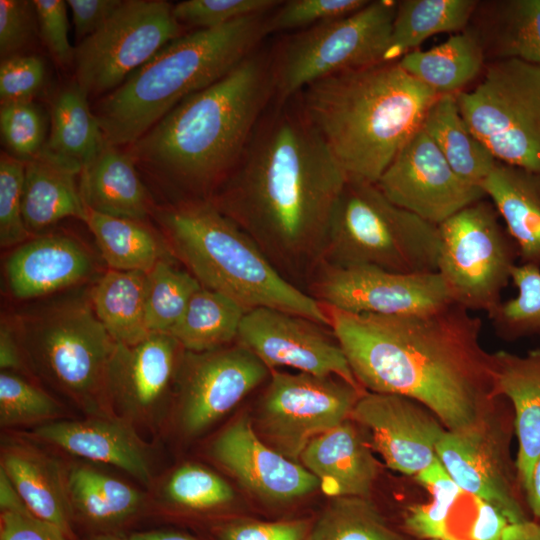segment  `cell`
<instances>
[{
  "instance_id": "1",
  "label": "cell",
  "mask_w": 540,
  "mask_h": 540,
  "mask_svg": "<svg viewBox=\"0 0 540 540\" xmlns=\"http://www.w3.org/2000/svg\"><path fill=\"white\" fill-rule=\"evenodd\" d=\"M348 176L297 95L274 97L238 163L208 198L285 276L313 272Z\"/></svg>"
},
{
  "instance_id": "2",
  "label": "cell",
  "mask_w": 540,
  "mask_h": 540,
  "mask_svg": "<svg viewBox=\"0 0 540 540\" xmlns=\"http://www.w3.org/2000/svg\"><path fill=\"white\" fill-rule=\"evenodd\" d=\"M354 377L369 392L398 394L430 409L448 431L465 429L493 407L491 353L482 320L450 304L386 316L324 306Z\"/></svg>"
},
{
  "instance_id": "3",
  "label": "cell",
  "mask_w": 540,
  "mask_h": 540,
  "mask_svg": "<svg viewBox=\"0 0 540 540\" xmlns=\"http://www.w3.org/2000/svg\"><path fill=\"white\" fill-rule=\"evenodd\" d=\"M275 97L270 49L261 46L210 86L186 97L128 146L137 165L208 199L242 156Z\"/></svg>"
},
{
  "instance_id": "4",
  "label": "cell",
  "mask_w": 540,
  "mask_h": 540,
  "mask_svg": "<svg viewBox=\"0 0 540 540\" xmlns=\"http://www.w3.org/2000/svg\"><path fill=\"white\" fill-rule=\"evenodd\" d=\"M439 96L398 62L337 73L297 94L348 179L373 184Z\"/></svg>"
},
{
  "instance_id": "5",
  "label": "cell",
  "mask_w": 540,
  "mask_h": 540,
  "mask_svg": "<svg viewBox=\"0 0 540 540\" xmlns=\"http://www.w3.org/2000/svg\"><path fill=\"white\" fill-rule=\"evenodd\" d=\"M271 12L197 29L164 46L96 105L106 142L130 146L183 99L229 73L262 46Z\"/></svg>"
},
{
  "instance_id": "6",
  "label": "cell",
  "mask_w": 540,
  "mask_h": 540,
  "mask_svg": "<svg viewBox=\"0 0 540 540\" xmlns=\"http://www.w3.org/2000/svg\"><path fill=\"white\" fill-rule=\"evenodd\" d=\"M164 238L204 288L246 311L268 307L330 327L326 308L289 281L258 244L209 199H180L157 211Z\"/></svg>"
},
{
  "instance_id": "7",
  "label": "cell",
  "mask_w": 540,
  "mask_h": 540,
  "mask_svg": "<svg viewBox=\"0 0 540 540\" xmlns=\"http://www.w3.org/2000/svg\"><path fill=\"white\" fill-rule=\"evenodd\" d=\"M438 249L437 225L393 204L376 184L348 179L333 208L319 264L437 272Z\"/></svg>"
},
{
  "instance_id": "8",
  "label": "cell",
  "mask_w": 540,
  "mask_h": 540,
  "mask_svg": "<svg viewBox=\"0 0 540 540\" xmlns=\"http://www.w3.org/2000/svg\"><path fill=\"white\" fill-rule=\"evenodd\" d=\"M21 347L51 384L89 412L109 405L107 374L116 342L97 319L90 299L73 298L18 316Z\"/></svg>"
},
{
  "instance_id": "9",
  "label": "cell",
  "mask_w": 540,
  "mask_h": 540,
  "mask_svg": "<svg viewBox=\"0 0 540 540\" xmlns=\"http://www.w3.org/2000/svg\"><path fill=\"white\" fill-rule=\"evenodd\" d=\"M397 1L375 0L345 17L292 32L271 48L275 97L325 77L384 63Z\"/></svg>"
},
{
  "instance_id": "10",
  "label": "cell",
  "mask_w": 540,
  "mask_h": 540,
  "mask_svg": "<svg viewBox=\"0 0 540 540\" xmlns=\"http://www.w3.org/2000/svg\"><path fill=\"white\" fill-rule=\"evenodd\" d=\"M461 115L494 158L540 175V66L497 59L456 95Z\"/></svg>"
},
{
  "instance_id": "11",
  "label": "cell",
  "mask_w": 540,
  "mask_h": 540,
  "mask_svg": "<svg viewBox=\"0 0 540 540\" xmlns=\"http://www.w3.org/2000/svg\"><path fill=\"white\" fill-rule=\"evenodd\" d=\"M437 272L451 300L490 317L501 304L519 259L515 242L484 199L457 212L439 226Z\"/></svg>"
},
{
  "instance_id": "12",
  "label": "cell",
  "mask_w": 540,
  "mask_h": 540,
  "mask_svg": "<svg viewBox=\"0 0 540 540\" xmlns=\"http://www.w3.org/2000/svg\"><path fill=\"white\" fill-rule=\"evenodd\" d=\"M514 414L509 401L499 397L473 425L446 431L437 457L464 493L498 509L510 524L532 519L510 444Z\"/></svg>"
},
{
  "instance_id": "13",
  "label": "cell",
  "mask_w": 540,
  "mask_h": 540,
  "mask_svg": "<svg viewBox=\"0 0 540 540\" xmlns=\"http://www.w3.org/2000/svg\"><path fill=\"white\" fill-rule=\"evenodd\" d=\"M365 391L335 376L271 370L255 430L273 449L299 462L314 438L350 418Z\"/></svg>"
},
{
  "instance_id": "14",
  "label": "cell",
  "mask_w": 540,
  "mask_h": 540,
  "mask_svg": "<svg viewBox=\"0 0 540 540\" xmlns=\"http://www.w3.org/2000/svg\"><path fill=\"white\" fill-rule=\"evenodd\" d=\"M181 35L182 25L171 3L124 0L100 29L75 48V81L87 95L110 93Z\"/></svg>"
},
{
  "instance_id": "15",
  "label": "cell",
  "mask_w": 540,
  "mask_h": 540,
  "mask_svg": "<svg viewBox=\"0 0 540 540\" xmlns=\"http://www.w3.org/2000/svg\"><path fill=\"white\" fill-rule=\"evenodd\" d=\"M312 296L326 307L386 316L437 311L452 304L438 272L400 273L378 267L313 270Z\"/></svg>"
},
{
  "instance_id": "16",
  "label": "cell",
  "mask_w": 540,
  "mask_h": 540,
  "mask_svg": "<svg viewBox=\"0 0 540 540\" xmlns=\"http://www.w3.org/2000/svg\"><path fill=\"white\" fill-rule=\"evenodd\" d=\"M376 185L393 204L437 226L485 197L480 186L455 173L422 126Z\"/></svg>"
},
{
  "instance_id": "17",
  "label": "cell",
  "mask_w": 540,
  "mask_h": 540,
  "mask_svg": "<svg viewBox=\"0 0 540 540\" xmlns=\"http://www.w3.org/2000/svg\"><path fill=\"white\" fill-rule=\"evenodd\" d=\"M270 372L237 342L202 353L185 351L176 383L183 430L189 435L203 432L263 383Z\"/></svg>"
},
{
  "instance_id": "18",
  "label": "cell",
  "mask_w": 540,
  "mask_h": 540,
  "mask_svg": "<svg viewBox=\"0 0 540 540\" xmlns=\"http://www.w3.org/2000/svg\"><path fill=\"white\" fill-rule=\"evenodd\" d=\"M307 317L268 307L245 313L236 342L249 349L269 369L290 367L298 372L335 376L360 387L334 334Z\"/></svg>"
},
{
  "instance_id": "19",
  "label": "cell",
  "mask_w": 540,
  "mask_h": 540,
  "mask_svg": "<svg viewBox=\"0 0 540 540\" xmlns=\"http://www.w3.org/2000/svg\"><path fill=\"white\" fill-rule=\"evenodd\" d=\"M350 418L366 431L388 468L414 477L436 461L447 431L430 409L398 394L365 391Z\"/></svg>"
},
{
  "instance_id": "20",
  "label": "cell",
  "mask_w": 540,
  "mask_h": 540,
  "mask_svg": "<svg viewBox=\"0 0 540 540\" xmlns=\"http://www.w3.org/2000/svg\"><path fill=\"white\" fill-rule=\"evenodd\" d=\"M185 350L168 333L116 344L107 374L110 406L134 419H148L164 402L177 377Z\"/></svg>"
},
{
  "instance_id": "21",
  "label": "cell",
  "mask_w": 540,
  "mask_h": 540,
  "mask_svg": "<svg viewBox=\"0 0 540 540\" xmlns=\"http://www.w3.org/2000/svg\"><path fill=\"white\" fill-rule=\"evenodd\" d=\"M213 457L254 495L271 502L301 498L319 488L316 477L269 446L242 416L215 439Z\"/></svg>"
},
{
  "instance_id": "22",
  "label": "cell",
  "mask_w": 540,
  "mask_h": 540,
  "mask_svg": "<svg viewBox=\"0 0 540 540\" xmlns=\"http://www.w3.org/2000/svg\"><path fill=\"white\" fill-rule=\"evenodd\" d=\"M95 271L90 252L63 234H42L17 246L5 264L10 293L17 299L44 297L77 285Z\"/></svg>"
},
{
  "instance_id": "23",
  "label": "cell",
  "mask_w": 540,
  "mask_h": 540,
  "mask_svg": "<svg viewBox=\"0 0 540 540\" xmlns=\"http://www.w3.org/2000/svg\"><path fill=\"white\" fill-rule=\"evenodd\" d=\"M351 418L314 438L300 455L301 463L333 497H370L378 462L366 432Z\"/></svg>"
},
{
  "instance_id": "24",
  "label": "cell",
  "mask_w": 540,
  "mask_h": 540,
  "mask_svg": "<svg viewBox=\"0 0 540 540\" xmlns=\"http://www.w3.org/2000/svg\"><path fill=\"white\" fill-rule=\"evenodd\" d=\"M494 395L507 399L518 440L516 466L524 493L540 456V348L525 355L491 353Z\"/></svg>"
},
{
  "instance_id": "25",
  "label": "cell",
  "mask_w": 540,
  "mask_h": 540,
  "mask_svg": "<svg viewBox=\"0 0 540 540\" xmlns=\"http://www.w3.org/2000/svg\"><path fill=\"white\" fill-rule=\"evenodd\" d=\"M34 434L75 456L113 465L145 484L150 482L145 451L122 422L107 418L53 421L37 427Z\"/></svg>"
},
{
  "instance_id": "26",
  "label": "cell",
  "mask_w": 540,
  "mask_h": 540,
  "mask_svg": "<svg viewBox=\"0 0 540 540\" xmlns=\"http://www.w3.org/2000/svg\"><path fill=\"white\" fill-rule=\"evenodd\" d=\"M79 175V191L87 208L142 221L151 213V197L128 151L107 143Z\"/></svg>"
},
{
  "instance_id": "27",
  "label": "cell",
  "mask_w": 540,
  "mask_h": 540,
  "mask_svg": "<svg viewBox=\"0 0 540 540\" xmlns=\"http://www.w3.org/2000/svg\"><path fill=\"white\" fill-rule=\"evenodd\" d=\"M479 186L504 220L520 264L540 267V175L497 162Z\"/></svg>"
},
{
  "instance_id": "28",
  "label": "cell",
  "mask_w": 540,
  "mask_h": 540,
  "mask_svg": "<svg viewBox=\"0 0 540 540\" xmlns=\"http://www.w3.org/2000/svg\"><path fill=\"white\" fill-rule=\"evenodd\" d=\"M106 144L87 93L70 83L53 101L50 133L37 158L77 175Z\"/></svg>"
},
{
  "instance_id": "29",
  "label": "cell",
  "mask_w": 540,
  "mask_h": 540,
  "mask_svg": "<svg viewBox=\"0 0 540 540\" xmlns=\"http://www.w3.org/2000/svg\"><path fill=\"white\" fill-rule=\"evenodd\" d=\"M1 468L32 514L68 534L70 498L55 462L27 447L13 446L4 451Z\"/></svg>"
},
{
  "instance_id": "30",
  "label": "cell",
  "mask_w": 540,
  "mask_h": 540,
  "mask_svg": "<svg viewBox=\"0 0 540 540\" xmlns=\"http://www.w3.org/2000/svg\"><path fill=\"white\" fill-rule=\"evenodd\" d=\"M24 163L22 216L31 236L42 235L68 217L84 221L86 206L76 174L40 158Z\"/></svg>"
},
{
  "instance_id": "31",
  "label": "cell",
  "mask_w": 540,
  "mask_h": 540,
  "mask_svg": "<svg viewBox=\"0 0 540 540\" xmlns=\"http://www.w3.org/2000/svg\"><path fill=\"white\" fill-rule=\"evenodd\" d=\"M485 53L472 30H464L428 50H414L398 64L438 95L457 94L481 72Z\"/></svg>"
},
{
  "instance_id": "32",
  "label": "cell",
  "mask_w": 540,
  "mask_h": 540,
  "mask_svg": "<svg viewBox=\"0 0 540 540\" xmlns=\"http://www.w3.org/2000/svg\"><path fill=\"white\" fill-rule=\"evenodd\" d=\"M481 23L471 29L485 56L518 59L540 66V0H503L487 3Z\"/></svg>"
},
{
  "instance_id": "33",
  "label": "cell",
  "mask_w": 540,
  "mask_h": 540,
  "mask_svg": "<svg viewBox=\"0 0 540 540\" xmlns=\"http://www.w3.org/2000/svg\"><path fill=\"white\" fill-rule=\"evenodd\" d=\"M422 128L455 173L471 184L479 186L498 162L465 122L455 94L434 101Z\"/></svg>"
},
{
  "instance_id": "34",
  "label": "cell",
  "mask_w": 540,
  "mask_h": 540,
  "mask_svg": "<svg viewBox=\"0 0 540 540\" xmlns=\"http://www.w3.org/2000/svg\"><path fill=\"white\" fill-rule=\"evenodd\" d=\"M146 273L108 269L90 292L97 319L117 344H135L150 335L145 320Z\"/></svg>"
},
{
  "instance_id": "35",
  "label": "cell",
  "mask_w": 540,
  "mask_h": 540,
  "mask_svg": "<svg viewBox=\"0 0 540 540\" xmlns=\"http://www.w3.org/2000/svg\"><path fill=\"white\" fill-rule=\"evenodd\" d=\"M83 222L109 269L148 272L162 259H175L165 238L156 235L142 220L109 216L86 207Z\"/></svg>"
},
{
  "instance_id": "36",
  "label": "cell",
  "mask_w": 540,
  "mask_h": 540,
  "mask_svg": "<svg viewBox=\"0 0 540 540\" xmlns=\"http://www.w3.org/2000/svg\"><path fill=\"white\" fill-rule=\"evenodd\" d=\"M478 4L475 0L397 1L384 62H398L436 34L462 32Z\"/></svg>"
},
{
  "instance_id": "37",
  "label": "cell",
  "mask_w": 540,
  "mask_h": 540,
  "mask_svg": "<svg viewBox=\"0 0 540 540\" xmlns=\"http://www.w3.org/2000/svg\"><path fill=\"white\" fill-rule=\"evenodd\" d=\"M246 312L232 299L201 286L168 334L185 351H212L236 342Z\"/></svg>"
},
{
  "instance_id": "38",
  "label": "cell",
  "mask_w": 540,
  "mask_h": 540,
  "mask_svg": "<svg viewBox=\"0 0 540 540\" xmlns=\"http://www.w3.org/2000/svg\"><path fill=\"white\" fill-rule=\"evenodd\" d=\"M307 540H407L387 522L370 497H333Z\"/></svg>"
},
{
  "instance_id": "39",
  "label": "cell",
  "mask_w": 540,
  "mask_h": 540,
  "mask_svg": "<svg viewBox=\"0 0 540 540\" xmlns=\"http://www.w3.org/2000/svg\"><path fill=\"white\" fill-rule=\"evenodd\" d=\"M200 287L191 273L173 264V258L158 261L146 273L145 320L149 333H169Z\"/></svg>"
},
{
  "instance_id": "40",
  "label": "cell",
  "mask_w": 540,
  "mask_h": 540,
  "mask_svg": "<svg viewBox=\"0 0 540 540\" xmlns=\"http://www.w3.org/2000/svg\"><path fill=\"white\" fill-rule=\"evenodd\" d=\"M415 480L429 492L431 500L408 508L404 517L405 530L418 540H457L449 531L448 517L462 489L438 458L415 476Z\"/></svg>"
},
{
  "instance_id": "41",
  "label": "cell",
  "mask_w": 540,
  "mask_h": 540,
  "mask_svg": "<svg viewBox=\"0 0 540 540\" xmlns=\"http://www.w3.org/2000/svg\"><path fill=\"white\" fill-rule=\"evenodd\" d=\"M511 281L517 296L502 301L489 317L496 333L509 341L540 338V267L519 263L512 270Z\"/></svg>"
},
{
  "instance_id": "42",
  "label": "cell",
  "mask_w": 540,
  "mask_h": 540,
  "mask_svg": "<svg viewBox=\"0 0 540 540\" xmlns=\"http://www.w3.org/2000/svg\"><path fill=\"white\" fill-rule=\"evenodd\" d=\"M0 130L8 154L27 162L37 158L45 145L47 117L32 101L2 104Z\"/></svg>"
},
{
  "instance_id": "43",
  "label": "cell",
  "mask_w": 540,
  "mask_h": 540,
  "mask_svg": "<svg viewBox=\"0 0 540 540\" xmlns=\"http://www.w3.org/2000/svg\"><path fill=\"white\" fill-rule=\"evenodd\" d=\"M59 405L47 393L11 371L0 374V423L4 427L52 419Z\"/></svg>"
},
{
  "instance_id": "44",
  "label": "cell",
  "mask_w": 540,
  "mask_h": 540,
  "mask_svg": "<svg viewBox=\"0 0 540 540\" xmlns=\"http://www.w3.org/2000/svg\"><path fill=\"white\" fill-rule=\"evenodd\" d=\"M166 492L175 503L192 509H207L230 502L234 492L215 473L198 465H184L170 477Z\"/></svg>"
},
{
  "instance_id": "45",
  "label": "cell",
  "mask_w": 540,
  "mask_h": 540,
  "mask_svg": "<svg viewBox=\"0 0 540 540\" xmlns=\"http://www.w3.org/2000/svg\"><path fill=\"white\" fill-rule=\"evenodd\" d=\"M369 0H288L268 16L269 34L307 29L325 21L345 17L360 10Z\"/></svg>"
},
{
  "instance_id": "46",
  "label": "cell",
  "mask_w": 540,
  "mask_h": 540,
  "mask_svg": "<svg viewBox=\"0 0 540 540\" xmlns=\"http://www.w3.org/2000/svg\"><path fill=\"white\" fill-rule=\"evenodd\" d=\"M282 0H186L173 5L182 26L216 28L248 16L273 11Z\"/></svg>"
},
{
  "instance_id": "47",
  "label": "cell",
  "mask_w": 540,
  "mask_h": 540,
  "mask_svg": "<svg viewBox=\"0 0 540 540\" xmlns=\"http://www.w3.org/2000/svg\"><path fill=\"white\" fill-rule=\"evenodd\" d=\"M25 163L8 153L0 158V244L20 245L31 237L22 216Z\"/></svg>"
},
{
  "instance_id": "48",
  "label": "cell",
  "mask_w": 540,
  "mask_h": 540,
  "mask_svg": "<svg viewBox=\"0 0 540 540\" xmlns=\"http://www.w3.org/2000/svg\"><path fill=\"white\" fill-rule=\"evenodd\" d=\"M46 78L43 60L35 55H14L1 60V105L28 102L40 92Z\"/></svg>"
},
{
  "instance_id": "49",
  "label": "cell",
  "mask_w": 540,
  "mask_h": 540,
  "mask_svg": "<svg viewBox=\"0 0 540 540\" xmlns=\"http://www.w3.org/2000/svg\"><path fill=\"white\" fill-rule=\"evenodd\" d=\"M37 26L33 1L0 0L1 60L19 55L32 39Z\"/></svg>"
},
{
  "instance_id": "50",
  "label": "cell",
  "mask_w": 540,
  "mask_h": 540,
  "mask_svg": "<svg viewBox=\"0 0 540 540\" xmlns=\"http://www.w3.org/2000/svg\"><path fill=\"white\" fill-rule=\"evenodd\" d=\"M41 39L54 59L62 66L74 62V50L68 38L67 2L34 0Z\"/></svg>"
},
{
  "instance_id": "51",
  "label": "cell",
  "mask_w": 540,
  "mask_h": 540,
  "mask_svg": "<svg viewBox=\"0 0 540 540\" xmlns=\"http://www.w3.org/2000/svg\"><path fill=\"white\" fill-rule=\"evenodd\" d=\"M66 484L70 502L85 518L100 524L114 522L94 481L92 468H74L70 472Z\"/></svg>"
},
{
  "instance_id": "52",
  "label": "cell",
  "mask_w": 540,
  "mask_h": 540,
  "mask_svg": "<svg viewBox=\"0 0 540 540\" xmlns=\"http://www.w3.org/2000/svg\"><path fill=\"white\" fill-rule=\"evenodd\" d=\"M67 535L28 508L1 511L0 540H68Z\"/></svg>"
},
{
  "instance_id": "53",
  "label": "cell",
  "mask_w": 540,
  "mask_h": 540,
  "mask_svg": "<svg viewBox=\"0 0 540 540\" xmlns=\"http://www.w3.org/2000/svg\"><path fill=\"white\" fill-rule=\"evenodd\" d=\"M305 521L243 523L226 527L222 540H303L307 534Z\"/></svg>"
},
{
  "instance_id": "54",
  "label": "cell",
  "mask_w": 540,
  "mask_h": 540,
  "mask_svg": "<svg viewBox=\"0 0 540 540\" xmlns=\"http://www.w3.org/2000/svg\"><path fill=\"white\" fill-rule=\"evenodd\" d=\"M75 33L82 41L100 29L123 4V0H68Z\"/></svg>"
},
{
  "instance_id": "55",
  "label": "cell",
  "mask_w": 540,
  "mask_h": 540,
  "mask_svg": "<svg viewBox=\"0 0 540 540\" xmlns=\"http://www.w3.org/2000/svg\"><path fill=\"white\" fill-rule=\"evenodd\" d=\"M93 478L114 522L133 514L140 505V494L126 483L93 469Z\"/></svg>"
},
{
  "instance_id": "56",
  "label": "cell",
  "mask_w": 540,
  "mask_h": 540,
  "mask_svg": "<svg viewBox=\"0 0 540 540\" xmlns=\"http://www.w3.org/2000/svg\"><path fill=\"white\" fill-rule=\"evenodd\" d=\"M474 499L477 513L470 529V539L501 540L505 528L510 523L494 506L477 498Z\"/></svg>"
},
{
  "instance_id": "57",
  "label": "cell",
  "mask_w": 540,
  "mask_h": 540,
  "mask_svg": "<svg viewBox=\"0 0 540 540\" xmlns=\"http://www.w3.org/2000/svg\"><path fill=\"white\" fill-rule=\"evenodd\" d=\"M21 344L12 322L2 319L0 326V367L2 371L22 367Z\"/></svg>"
},
{
  "instance_id": "58",
  "label": "cell",
  "mask_w": 540,
  "mask_h": 540,
  "mask_svg": "<svg viewBox=\"0 0 540 540\" xmlns=\"http://www.w3.org/2000/svg\"><path fill=\"white\" fill-rule=\"evenodd\" d=\"M501 540H540V522L530 519L509 524Z\"/></svg>"
},
{
  "instance_id": "59",
  "label": "cell",
  "mask_w": 540,
  "mask_h": 540,
  "mask_svg": "<svg viewBox=\"0 0 540 540\" xmlns=\"http://www.w3.org/2000/svg\"><path fill=\"white\" fill-rule=\"evenodd\" d=\"M0 507L1 511L27 508L2 468L0 469Z\"/></svg>"
},
{
  "instance_id": "60",
  "label": "cell",
  "mask_w": 540,
  "mask_h": 540,
  "mask_svg": "<svg viewBox=\"0 0 540 540\" xmlns=\"http://www.w3.org/2000/svg\"><path fill=\"white\" fill-rule=\"evenodd\" d=\"M525 500L533 520L540 522V456L533 468L531 482Z\"/></svg>"
},
{
  "instance_id": "61",
  "label": "cell",
  "mask_w": 540,
  "mask_h": 540,
  "mask_svg": "<svg viewBox=\"0 0 540 540\" xmlns=\"http://www.w3.org/2000/svg\"><path fill=\"white\" fill-rule=\"evenodd\" d=\"M129 540H193L173 532H146L133 534Z\"/></svg>"
},
{
  "instance_id": "62",
  "label": "cell",
  "mask_w": 540,
  "mask_h": 540,
  "mask_svg": "<svg viewBox=\"0 0 540 540\" xmlns=\"http://www.w3.org/2000/svg\"><path fill=\"white\" fill-rule=\"evenodd\" d=\"M92 540H120V539L114 536H110V535H99L92 538Z\"/></svg>"
}]
</instances>
